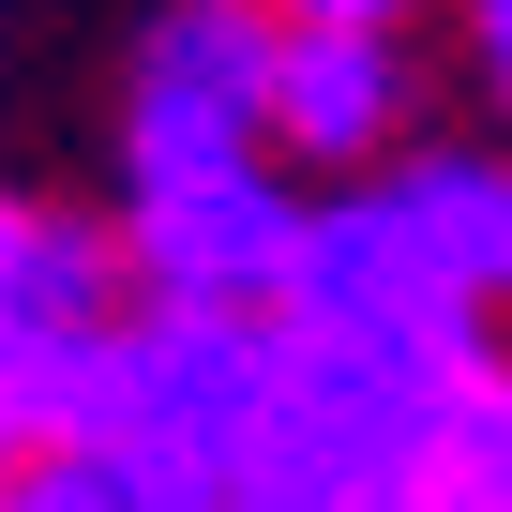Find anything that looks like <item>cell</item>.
<instances>
[{
	"mask_svg": "<svg viewBox=\"0 0 512 512\" xmlns=\"http://www.w3.org/2000/svg\"><path fill=\"white\" fill-rule=\"evenodd\" d=\"M256 422H272V332L241 302H151L106 347V422L76 452H106L136 512H226L256 482Z\"/></svg>",
	"mask_w": 512,
	"mask_h": 512,
	"instance_id": "6da1fadb",
	"label": "cell"
},
{
	"mask_svg": "<svg viewBox=\"0 0 512 512\" xmlns=\"http://www.w3.org/2000/svg\"><path fill=\"white\" fill-rule=\"evenodd\" d=\"M106 272H121V256H106L76 211H31V196H0V347L91 332V317H106Z\"/></svg>",
	"mask_w": 512,
	"mask_h": 512,
	"instance_id": "52a82bcc",
	"label": "cell"
},
{
	"mask_svg": "<svg viewBox=\"0 0 512 512\" xmlns=\"http://www.w3.org/2000/svg\"><path fill=\"white\" fill-rule=\"evenodd\" d=\"M272 61H287V16H272V0H166V16L136 31V91H121L136 181L241 166L256 136H272Z\"/></svg>",
	"mask_w": 512,
	"mask_h": 512,
	"instance_id": "7a4b0ae2",
	"label": "cell"
},
{
	"mask_svg": "<svg viewBox=\"0 0 512 512\" xmlns=\"http://www.w3.org/2000/svg\"><path fill=\"white\" fill-rule=\"evenodd\" d=\"M121 272L151 302H287L302 272V196L272 166H181V181H136V241H121Z\"/></svg>",
	"mask_w": 512,
	"mask_h": 512,
	"instance_id": "3957f363",
	"label": "cell"
},
{
	"mask_svg": "<svg viewBox=\"0 0 512 512\" xmlns=\"http://www.w3.org/2000/svg\"><path fill=\"white\" fill-rule=\"evenodd\" d=\"M392 121H407L392 31H287V61H272V136H287V151L362 166V151H392Z\"/></svg>",
	"mask_w": 512,
	"mask_h": 512,
	"instance_id": "5b68a950",
	"label": "cell"
},
{
	"mask_svg": "<svg viewBox=\"0 0 512 512\" xmlns=\"http://www.w3.org/2000/svg\"><path fill=\"white\" fill-rule=\"evenodd\" d=\"M407 211L437 226V256L467 272V302H512V166H482V151H437V166L407 181Z\"/></svg>",
	"mask_w": 512,
	"mask_h": 512,
	"instance_id": "ba28073f",
	"label": "cell"
},
{
	"mask_svg": "<svg viewBox=\"0 0 512 512\" xmlns=\"http://www.w3.org/2000/svg\"><path fill=\"white\" fill-rule=\"evenodd\" d=\"M392 512H512V362H497V347H467V362L437 377Z\"/></svg>",
	"mask_w": 512,
	"mask_h": 512,
	"instance_id": "8992f818",
	"label": "cell"
},
{
	"mask_svg": "<svg viewBox=\"0 0 512 512\" xmlns=\"http://www.w3.org/2000/svg\"><path fill=\"white\" fill-rule=\"evenodd\" d=\"M226 512H392V497H332V482H241Z\"/></svg>",
	"mask_w": 512,
	"mask_h": 512,
	"instance_id": "8fae6325",
	"label": "cell"
},
{
	"mask_svg": "<svg viewBox=\"0 0 512 512\" xmlns=\"http://www.w3.org/2000/svg\"><path fill=\"white\" fill-rule=\"evenodd\" d=\"M467 46H482V91L512 106V0H467Z\"/></svg>",
	"mask_w": 512,
	"mask_h": 512,
	"instance_id": "7c38bea8",
	"label": "cell"
},
{
	"mask_svg": "<svg viewBox=\"0 0 512 512\" xmlns=\"http://www.w3.org/2000/svg\"><path fill=\"white\" fill-rule=\"evenodd\" d=\"M302 317H377V332H482L467 272L437 256V226L392 196H347V211H302V272H287Z\"/></svg>",
	"mask_w": 512,
	"mask_h": 512,
	"instance_id": "277c9868",
	"label": "cell"
},
{
	"mask_svg": "<svg viewBox=\"0 0 512 512\" xmlns=\"http://www.w3.org/2000/svg\"><path fill=\"white\" fill-rule=\"evenodd\" d=\"M287 31H392V16H422V0H272Z\"/></svg>",
	"mask_w": 512,
	"mask_h": 512,
	"instance_id": "30bf717a",
	"label": "cell"
},
{
	"mask_svg": "<svg viewBox=\"0 0 512 512\" xmlns=\"http://www.w3.org/2000/svg\"><path fill=\"white\" fill-rule=\"evenodd\" d=\"M0 512H136V497H121V467H106V452H76V437H31L16 467H0Z\"/></svg>",
	"mask_w": 512,
	"mask_h": 512,
	"instance_id": "9c48e42d",
	"label": "cell"
}]
</instances>
